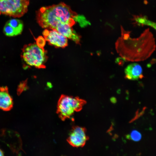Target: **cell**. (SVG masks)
Returning <instances> with one entry per match:
<instances>
[{"instance_id":"6da1fadb","label":"cell","mask_w":156,"mask_h":156,"mask_svg":"<svg viewBox=\"0 0 156 156\" xmlns=\"http://www.w3.org/2000/svg\"><path fill=\"white\" fill-rule=\"evenodd\" d=\"M116 42V49L125 59L131 61H141L148 57L155 48L154 38L149 29L146 30L137 39L129 38L123 40L121 38Z\"/></svg>"},{"instance_id":"7a4b0ae2","label":"cell","mask_w":156,"mask_h":156,"mask_svg":"<svg viewBox=\"0 0 156 156\" xmlns=\"http://www.w3.org/2000/svg\"><path fill=\"white\" fill-rule=\"evenodd\" d=\"M77 15L69 6L62 2L41 8L36 12V19L42 27L54 30L60 24L72 27L75 23V20Z\"/></svg>"},{"instance_id":"3957f363","label":"cell","mask_w":156,"mask_h":156,"mask_svg":"<svg viewBox=\"0 0 156 156\" xmlns=\"http://www.w3.org/2000/svg\"><path fill=\"white\" fill-rule=\"evenodd\" d=\"M86 101L78 97L62 94L58 101L57 113L63 121L70 118L75 112L81 111Z\"/></svg>"},{"instance_id":"277c9868","label":"cell","mask_w":156,"mask_h":156,"mask_svg":"<svg viewBox=\"0 0 156 156\" xmlns=\"http://www.w3.org/2000/svg\"><path fill=\"white\" fill-rule=\"evenodd\" d=\"M22 57L28 66L39 68L45 67V64L47 59V52L36 43L25 46L23 50Z\"/></svg>"},{"instance_id":"5b68a950","label":"cell","mask_w":156,"mask_h":156,"mask_svg":"<svg viewBox=\"0 0 156 156\" xmlns=\"http://www.w3.org/2000/svg\"><path fill=\"white\" fill-rule=\"evenodd\" d=\"M29 0H0V12L14 17H20L28 10Z\"/></svg>"},{"instance_id":"8992f818","label":"cell","mask_w":156,"mask_h":156,"mask_svg":"<svg viewBox=\"0 0 156 156\" xmlns=\"http://www.w3.org/2000/svg\"><path fill=\"white\" fill-rule=\"evenodd\" d=\"M86 131L84 127L78 126L73 127L67 139L68 142L73 147H83L89 139Z\"/></svg>"},{"instance_id":"52a82bcc","label":"cell","mask_w":156,"mask_h":156,"mask_svg":"<svg viewBox=\"0 0 156 156\" xmlns=\"http://www.w3.org/2000/svg\"><path fill=\"white\" fill-rule=\"evenodd\" d=\"M44 37L49 44L56 47L64 48L68 44L67 38L55 30L49 31L48 34Z\"/></svg>"},{"instance_id":"ba28073f","label":"cell","mask_w":156,"mask_h":156,"mask_svg":"<svg viewBox=\"0 0 156 156\" xmlns=\"http://www.w3.org/2000/svg\"><path fill=\"white\" fill-rule=\"evenodd\" d=\"M59 33L67 38L74 41L76 44H79L81 37L75 31L72 27L64 24H60L57 25L55 29Z\"/></svg>"},{"instance_id":"9c48e42d","label":"cell","mask_w":156,"mask_h":156,"mask_svg":"<svg viewBox=\"0 0 156 156\" xmlns=\"http://www.w3.org/2000/svg\"><path fill=\"white\" fill-rule=\"evenodd\" d=\"M13 99L6 87L0 89V109L5 111H8L13 107Z\"/></svg>"},{"instance_id":"30bf717a","label":"cell","mask_w":156,"mask_h":156,"mask_svg":"<svg viewBox=\"0 0 156 156\" xmlns=\"http://www.w3.org/2000/svg\"><path fill=\"white\" fill-rule=\"evenodd\" d=\"M125 77L130 80H135L142 76V70L141 66L136 63L129 64L125 70Z\"/></svg>"},{"instance_id":"8fae6325","label":"cell","mask_w":156,"mask_h":156,"mask_svg":"<svg viewBox=\"0 0 156 156\" xmlns=\"http://www.w3.org/2000/svg\"><path fill=\"white\" fill-rule=\"evenodd\" d=\"M15 30L17 35L21 34L23 29V23L22 21L17 19H12L7 23Z\"/></svg>"},{"instance_id":"7c38bea8","label":"cell","mask_w":156,"mask_h":156,"mask_svg":"<svg viewBox=\"0 0 156 156\" xmlns=\"http://www.w3.org/2000/svg\"><path fill=\"white\" fill-rule=\"evenodd\" d=\"M133 20L135 21L137 23V25L140 26L144 25H147L150 21L148 20L147 17L146 16H133Z\"/></svg>"},{"instance_id":"4fadbf2b","label":"cell","mask_w":156,"mask_h":156,"mask_svg":"<svg viewBox=\"0 0 156 156\" xmlns=\"http://www.w3.org/2000/svg\"><path fill=\"white\" fill-rule=\"evenodd\" d=\"M3 31L5 34L8 36H17L14 29L7 23L3 28Z\"/></svg>"},{"instance_id":"5bb4252c","label":"cell","mask_w":156,"mask_h":156,"mask_svg":"<svg viewBox=\"0 0 156 156\" xmlns=\"http://www.w3.org/2000/svg\"><path fill=\"white\" fill-rule=\"evenodd\" d=\"M141 137L140 133L137 131H133L131 133V138L134 141H138L140 140Z\"/></svg>"},{"instance_id":"9a60e30c","label":"cell","mask_w":156,"mask_h":156,"mask_svg":"<svg viewBox=\"0 0 156 156\" xmlns=\"http://www.w3.org/2000/svg\"><path fill=\"white\" fill-rule=\"evenodd\" d=\"M36 44L40 47L44 48L46 44V40L42 36H39L36 39Z\"/></svg>"},{"instance_id":"2e32d148","label":"cell","mask_w":156,"mask_h":156,"mask_svg":"<svg viewBox=\"0 0 156 156\" xmlns=\"http://www.w3.org/2000/svg\"><path fill=\"white\" fill-rule=\"evenodd\" d=\"M111 101L113 103H115L116 102V99L114 98H112L111 99Z\"/></svg>"},{"instance_id":"e0dca14e","label":"cell","mask_w":156,"mask_h":156,"mask_svg":"<svg viewBox=\"0 0 156 156\" xmlns=\"http://www.w3.org/2000/svg\"><path fill=\"white\" fill-rule=\"evenodd\" d=\"M4 153L2 150L0 148V156H3Z\"/></svg>"},{"instance_id":"ac0fdd59","label":"cell","mask_w":156,"mask_h":156,"mask_svg":"<svg viewBox=\"0 0 156 156\" xmlns=\"http://www.w3.org/2000/svg\"><path fill=\"white\" fill-rule=\"evenodd\" d=\"M144 3L145 5H147L148 3V1L146 0H144Z\"/></svg>"},{"instance_id":"d6986e66","label":"cell","mask_w":156,"mask_h":156,"mask_svg":"<svg viewBox=\"0 0 156 156\" xmlns=\"http://www.w3.org/2000/svg\"><path fill=\"white\" fill-rule=\"evenodd\" d=\"M1 14V13L0 12V15Z\"/></svg>"}]
</instances>
